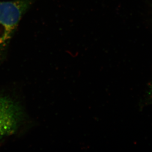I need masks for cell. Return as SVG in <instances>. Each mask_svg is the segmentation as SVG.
I'll list each match as a JSON object with an SVG mask.
<instances>
[{
	"instance_id": "1",
	"label": "cell",
	"mask_w": 152,
	"mask_h": 152,
	"mask_svg": "<svg viewBox=\"0 0 152 152\" xmlns=\"http://www.w3.org/2000/svg\"><path fill=\"white\" fill-rule=\"evenodd\" d=\"M31 0L0 1V51L6 48Z\"/></svg>"
},
{
	"instance_id": "2",
	"label": "cell",
	"mask_w": 152,
	"mask_h": 152,
	"mask_svg": "<svg viewBox=\"0 0 152 152\" xmlns=\"http://www.w3.org/2000/svg\"><path fill=\"white\" fill-rule=\"evenodd\" d=\"M24 118L21 105L10 96L0 94V140L15 134Z\"/></svg>"
},
{
	"instance_id": "3",
	"label": "cell",
	"mask_w": 152,
	"mask_h": 152,
	"mask_svg": "<svg viewBox=\"0 0 152 152\" xmlns=\"http://www.w3.org/2000/svg\"><path fill=\"white\" fill-rule=\"evenodd\" d=\"M148 94V97L149 98V99H151V101H152V82L151 85L150 86Z\"/></svg>"
}]
</instances>
